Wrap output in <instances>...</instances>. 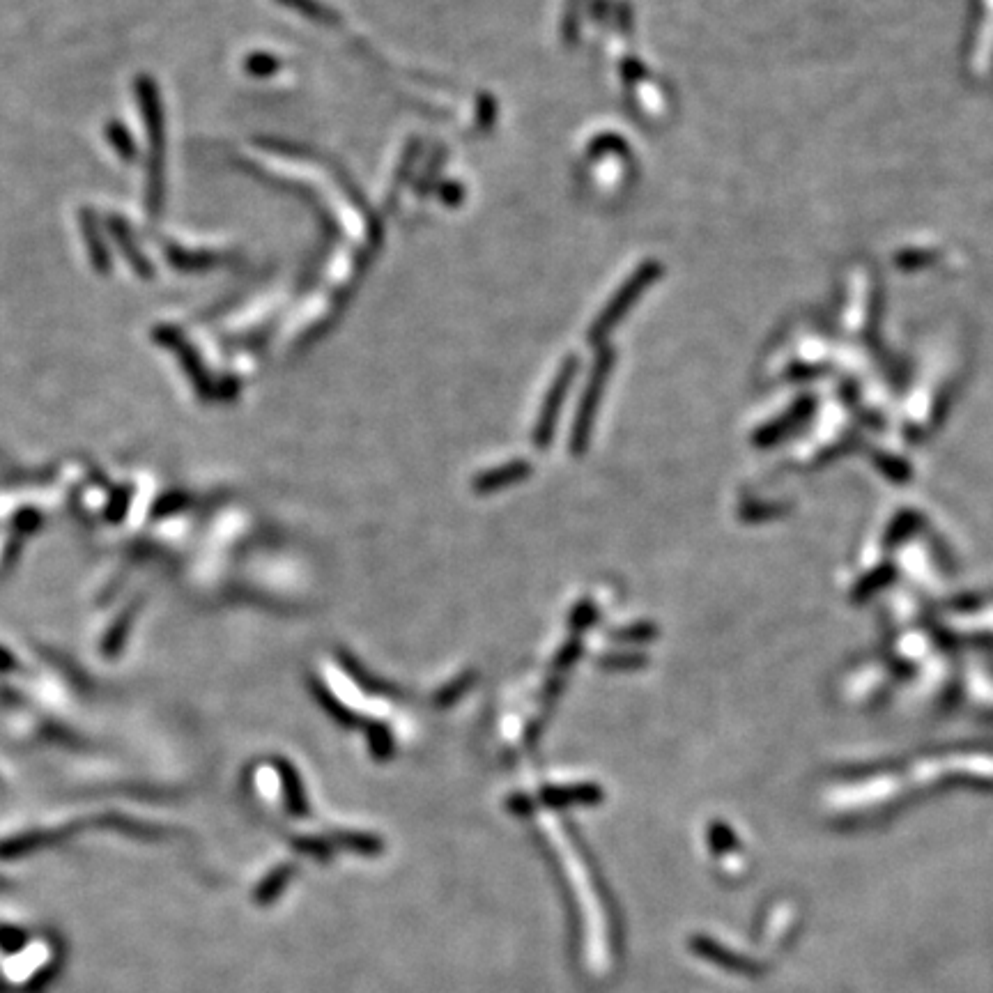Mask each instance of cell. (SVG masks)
Masks as SVG:
<instances>
[{"label": "cell", "mask_w": 993, "mask_h": 993, "mask_svg": "<svg viewBox=\"0 0 993 993\" xmlns=\"http://www.w3.org/2000/svg\"><path fill=\"white\" fill-rule=\"evenodd\" d=\"M594 791L596 789H582V791L568 789V791H564V794H550L548 796V803H552V805H568V803H577V800H584V803H591V800L598 798L594 794Z\"/></svg>", "instance_id": "obj_2"}, {"label": "cell", "mask_w": 993, "mask_h": 993, "mask_svg": "<svg viewBox=\"0 0 993 993\" xmlns=\"http://www.w3.org/2000/svg\"><path fill=\"white\" fill-rule=\"evenodd\" d=\"M692 948H695V952L702 954L704 959L715 961V964L725 966V968H729V971H752V966L748 964V961L734 957V954L727 952L725 948H720V945H715L713 941H708V938H695V941H692Z\"/></svg>", "instance_id": "obj_1"}, {"label": "cell", "mask_w": 993, "mask_h": 993, "mask_svg": "<svg viewBox=\"0 0 993 993\" xmlns=\"http://www.w3.org/2000/svg\"><path fill=\"white\" fill-rule=\"evenodd\" d=\"M343 842L348 844V849H354L359 853H377L380 851V842L368 835H348L343 837Z\"/></svg>", "instance_id": "obj_3"}]
</instances>
